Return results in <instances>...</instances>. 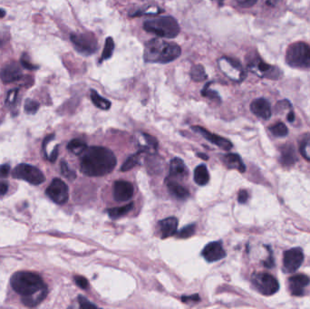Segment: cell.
<instances>
[{"label":"cell","instance_id":"obj_35","mask_svg":"<svg viewBox=\"0 0 310 309\" xmlns=\"http://www.w3.org/2000/svg\"><path fill=\"white\" fill-rule=\"evenodd\" d=\"M39 103L36 101H34L32 99H27L26 103H25V111L26 113H29V114H34L36 113V111H38L39 109Z\"/></svg>","mask_w":310,"mask_h":309},{"label":"cell","instance_id":"obj_44","mask_svg":"<svg viewBox=\"0 0 310 309\" xmlns=\"http://www.w3.org/2000/svg\"><path fill=\"white\" fill-rule=\"evenodd\" d=\"M10 173V166L8 164L0 165V178H5Z\"/></svg>","mask_w":310,"mask_h":309},{"label":"cell","instance_id":"obj_8","mask_svg":"<svg viewBox=\"0 0 310 309\" xmlns=\"http://www.w3.org/2000/svg\"><path fill=\"white\" fill-rule=\"evenodd\" d=\"M12 176L15 179L26 181L34 185H39L45 182V176L39 169L26 163L17 165L14 169Z\"/></svg>","mask_w":310,"mask_h":309},{"label":"cell","instance_id":"obj_21","mask_svg":"<svg viewBox=\"0 0 310 309\" xmlns=\"http://www.w3.org/2000/svg\"><path fill=\"white\" fill-rule=\"evenodd\" d=\"M224 164L229 168V169H235L239 171V173H244L246 167L244 163L242 162L241 158L238 154L235 153H229L224 155Z\"/></svg>","mask_w":310,"mask_h":309},{"label":"cell","instance_id":"obj_18","mask_svg":"<svg viewBox=\"0 0 310 309\" xmlns=\"http://www.w3.org/2000/svg\"><path fill=\"white\" fill-rule=\"evenodd\" d=\"M159 229L162 238H168L175 235L178 229V219L174 217L164 218L159 222Z\"/></svg>","mask_w":310,"mask_h":309},{"label":"cell","instance_id":"obj_40","mask_svg":"<svg viewBox=\"0 0 310 309\" xmlns=\"http://www.w3.org/2000/svg\"><path fill=\"white\" fill-rule=\"evenodd\" d=\"M17 94H18V89H15V90H11V91L8 92L6 100H5V104H7V105L14 104L15 100H16V97H17Z\"/></svg>","mask_w":310,"mask_h":309},{"label":"cell","instance_id":"obj_3","mask_svg":"<svg viewBox=\"0 0 310 309\" xmlns=\"http://www.w3.org/2000/svg\"><path fill=\"white\" fill-rule=\"evenodd\" d=\"M181 54L182 49L177 44L155 38L145 44L143 58L146 63L167 64L176 60Z\"/></svg>","mask_w":310,"mask_h":309},{"label":"cell","instance_id":"obj_41","mask_svg":"<svg viewBox=\"0 0 310 309\" xmlns=\"http://www.w3.org/2000/svg\"><path fill=\"white\" fill-rule=\"evenodd\" d=\"M75 282L77 283V286L79 288L83 289H87L88 288V281L86 278L82 277V276H77L75 277Z\"/></svg>","mask_w":310,"mask_h":309},{"label":"cell","instance_id":"obj_45","mask_svg":"<svg viewBox=\"0 0 310 309\" xmlns=\"http://www.w3.org/2000/svg\"><path fill=\"white\" fill-rule=\"evenodd\" d=\"M269 249H270V257H269V259H267V260L265 261L264 266L266 268L271 269V268H273V267H274V259H273L272 251H271V249H270V247H269Z\"/></svg>","mask_w":310,"mask_h":309},{"label":"cell","instance_id":"obj_17","mask_svg":"<svg viewBox=\"0 0 310 309\" xmlns=\"http://www.w3.org/2000/svg\"><path fill=\"white\" fill-rule=\"evenodd\" d=\"M289 283L290 293L296 297H300L304 295V289L310 285V279L305 275H297L289 279Z\"/></svg>","mask_w":310,"mask_h":309},{"label":"cell","instance_id":"obj_14","mask_svg":"<svg viewBox=\"0 0 310 309\" xmlns=\"http://www.w3.org/2000/svg\"><path fill=\"white\" fill-rule=\"evenodd\" d=\"M203 256L208 262H216L226 256L223 246L220 241L208 243L203 250Z\"/></svg>","mask_w":310,"mask_h":309},{"label":"cell","instance_id":"obj_4","mask_svg":"<svg viewBox=\"0 0 310 309\" xmlns=\"http://www.w3.org/2000/svg\"><path fill=\"white\" fill-rule=\"evenodd\" d=\"M143 28L155 36L165 38H174L180 34V25L177 20L171 16H160L146 20L143 24Z\"/></svg>","mask_w":310,"mask_h":309},{"label":"cell","instance_id":"obj_6","mask_svg":"<svg viewBox=\"0 0 310 309\" xmlns=\"http://www.w3.org/2000/svg\"><path fill=\"white\" fill-rule=\"evenodd\" d=\"M76 50L84 56H90L98 49V41L91 33L72 34L70 36Z\"/></svg>","mask_w":310,"mask_h":309},{"label":"cell","instance_id":"obj_39","mask_svg":"<svg viewBox=\"0 0 310 309\" xmlns=\"http://www.w3.org/2000/svg\"><path fill=\"white\" fill-rule=\"evenodd\" d=\"M78 301H79L80 308H82V309H97V308L96 305L93 304L88 299L82 297V296L78 297Z\"/></svg>","mask_w":310,"mask_h":309},{"label":"cell","instance_id":"obj_25","mask_svg":"<svg viewBox=\"0 0 310 309\" xmlns=\"http://www.w3.org/2000/svg\"><path fill=\"white\" fill-rule=\"evenodd\" d=\"M90 96H91L93 103H94L97 108L102 109V110H108V109H110V107H111V103H110V101H108L105 98L101 97L97 91L91 90Z\"/></svg>","mask_w":310,"mask_h":309},{"label":"cell","instance_id":"obj_12","mask_svg":"<svg viewBox=\"0 0 310 309\" xmlns=\"http://www.w3.org/2000/svg\"><path fill=\"white\" fill-rule=\"evenodd\" d=\"M23 76L21 66L16 62H10L2 67L0 70V78L5 84H10L13 82L20 80Z\"/></svg>","mask_w":310,"mask_h":309},{"label":"cell","instance_id":"obj_24","mask_svg":"<svg viewBox=\"0 0 310 309\" xmlns=\"http://www.w3.org/2000/svg\"><path fill=\"white\" fill-rule=\"evenodd\" d=\"M194 181L200 186H204L209 181V173L205 165H200L194 171Z\"/></svg>","mask_w":310,"mask_h":309},{"label":"cell","instance_id":"obj_51","mask_svg":"<svg viewBox=\"0 0 310 309\" xmlns=\"http://www.w3.org/2000/svg\"><path fill=\"white\" fill-rule=\"evenodd\" d=\"M5 15V11L3 9H0V18H3Z\"/></svg>","mask_w":310,"mask_h":309},{"label":"cell","instance_id":"obj_2","mask_svg":"<svg viewBox=\"0 0 310 309\" xmlns=\"http://www.w3.org/2000/svg\"><path fill=\"white\" fill-rule=\"evenodd\" d=\"M80 169L89 177H102L112 173L116 166V158L112 151L104 147L87 148L83 152Z\"/></svg>","mask_w":310,"mask_h":309},{"label":"cell","instance_id":"obj_22","mask_svg":"<svg viewBox=\"0 0 310 309\" xmlns=\"http://www.w3.org/2000/svg\"><path fill=\"white\" fill-rule=\"evenodd\" d=\"M249 66L250 68H257L258 71L259 73H261V76H265V77L271 78L270 75H273L275 78H277V75H279V74H277L275 72L276 68H274L273 66L268 65V64H266L265 62L260 60V59L252 60V62L249 64Z\"/></svg>","mask_w":310,"mask_h":309},{"label":"cell","instance_id":"obj_10","mask_svg":"<svg viewBox=\"0 0 310 309\" xmlns=\"http://www.w3.org/2000/svg\"><path fill=\"white\" fill-rule=\"evenodd\" d=\"M219 66L220 70L232 80L238 81L236 75L239 77V81H242L246 76L245 71L240 65V63L233 58H229V57L220 58L219 60Z\"/></svg>","mask_w":310,"mask_h":309},{"label":"cell","instance_id":"obj_37","mask_svg":"<svg viewBox=\"0 0 310 309\" xmlns=\"http://www.w3.org/2000/svg\"><path fill=\"white\" fill-rule=\"evenodd\" d=\"M209 84H210V83H208V84L204 87V89L203 90V92H202L203 96L205 97H208V98L211 99V100H218V101H220V98H219L218 93L213 91V90H210V89L208 88Z\"/></svg>","mask_w":310,"mask_h":309},{"label":"cell","instance_id":"obj_42","mask_svg":"<svg viewBox=\"0 0 310 309\" xmlns=\"http://www.w3.org/2000/svg\"><path fill=\"white\" fill-rule=\"evenodd\" d=\"M237 2L240 6L245 7V8H249V7L253 6L258 2V0H237Z\"/></svg>","mask_w":310,"mask_h":309},{"label":"cell","instance_id":"obj_5","mask_svg":"<svg viewBox=\"0 0 310 309\" xmlns=\"http://www.w3.org/2000/svg\"><path fill=\"white\" fill-rule=\"evenodd\" d=\"M286 62L289 66L308 69L310 68V46L304 42L290 45L286 53Z\"/></svg>","mask_w":310,"mask_h":309},{"label":"cell","instance_id":"obj_30","mask_svg":"<svg viewBox=\"0 0 310 309\" xmlns=\"http://www.w3.org/2000/svg\"><path fill=\"white\" fill-rule=\"evenodd\" d=\"M113 49H114V42H113L112 37L109 36V37H107L106 40H105V45H104V48L103 51L101 60L103 61V60L109 59L112 56Z\"/></svg>","mask_w":310,"mask_h":309},{"label":"cell","instance_id":"obj_31","mask_svg":"<svg viewBox=\"0 0 310 309\" xmlns=\"http://www.w3.org/2000/svg\"><path fill=\"white\" fill-rule=\"evenodd\" d=\"M271 133L276 137H284L288 134L289 130L283 122H278L270 127Z\"/></svg>","mask_w":310,"mask_h":309},{"label":"cell","instance_id":"obj_47","mask_svg":"<svg viewBox=\"0 0 310 309\" xmlns=\"http://www.w3.org/2000/svg\"><path fill=\"white\" fill-rule=\"evenodd\" d=\"M266 5L271 6V7H275L276 5H279L281 0H264Z\"/></svg>","mask_w":310,"mask_h":309},{"label":"cell","instance_id":"obj_7","mask_svg":"<svg viewBox=\"0 0 310 309\" xmlns=\"http://www.w3.org/2000/svg\"><path fill=\"white\" fill-rule=\"evenodd\" d=\"M251 281L259 293L264 296L274 295L280 289L278 280L269 273H254L251 277Z\"/></svg>","mask_w":310,"mask_h":309},{"label":"cell","instance_id":"obj_15","mask_svg":"<svg viewBox=\"0 0 310 309\" xmlns=\"http://www.w3.org/2000/svg\"><path fill=\"white\" fill-rule=\"evenodd\" d=\"M193 129H194L195 132H197L201 135H203L205 139H207L211 143L217 145L218 147L223 149L225 151H229L233 146L232 143L229 140L225 139L223 137L218 136L217 134L211 133V132H208L207 130H205L203 127L194 126Z\"/></svg>","mask_w":310,"mask_h":309},{"label":"cell","instance_id":"obj_29","mask_svg":"<svg viewBox=\"0 0 310 309\" xmlns=\"http://www.w3.org/2000/svg\"><path fill=\"white\" fill-rule=\"evenodd\" d=\"M191 78L194 82H204L207 80L208 76L205 73L204 66H201V65L194 66L191 70Z\"/></svg>","mask_w":310,"mask_h":309},{"label":"cell","instance_id":"obj_26","mask_svg":"<svg viewBox=\"0 0 310 309\" xmlns=\"http://www.w3.org/2000/svg\"><path fill=\"white\" fill-rule=\"evenodd\" d=\"M67 149L72 153H74L76 155H79L87 150V145L86 142L82 141L80 139H75V140H72L71 142L68 143Z\"/></svg>","mask_w":310,"mask_h":309},{"label":"cell","instance_id":"obj_34","mask_svg":"<svg viewBox=\"0 0 310 309\" xmlns=\"http://www.w3.org/2000/svg\"><path fill=\"white\" fill-rule=\"evenodd\" d=\"M195 228H196L195 224H191V225H188V226L184 227L183 229H181L179 232L176 233V235L178 236V238H190V237H192V236L195 233Z\"/></svg>","mask_w":310,"mask_h":309},{"label":"cell","instance_id":"obj_48","mask_svg":"<svg viewBox=\"0 0 310 309\" xmlns=\"http://www.w3.org/2000/svg\"><path fill=\"white\" fill-rule=\"evenodd\" d=\"M57 149H58V147L56 146L51 154L48 155V157L47 158H48L49 161H51V162H55V161H56V158H57V154H58V150H57Z\"/></svg>","mask_w":310,"mask_h":309},{"label":"cell","instance_id":"obj_20","mask_svg":"<svg viewBox=\"0 0 310 309\" xmlns=\"http://www.w3.org/2000/svg\"><path fill=\"white\" fill-rule=\"evenodd\" d=\"M170 175L171 177L183 178L188 175V169L183 160L174 158L170 164Z\"/></svg>","mask_w":310,"mask_h":309},{"label":"cell","instance_id":"obj_28","mask_svg":"<svg viewBox=\"0 0 310 309\" xmlns=\"http://www.w3.org/2000/svg\"><path fill=\"white\" fill-rule=\"evenodd\" d=\"M133 207H134L133 203H129L127 205L122 206V207H116V208L109 209L108 214L112 218H121L122 216L126 215L128 212H130Z\"/></svg>","mask_w":310,"mask_h":309},{"label":"cell","instance_id":"obj_36","mask_svg":"<svg viewBox=\"0 0 310 309\" xmlns=\"http://www.w3.org/2000/svg\"><path fill=\"white\" fill-rule=\"evenodd\" d=\"M61 172L62 174L68 180H75L77 177V173L69 168L66 162H61Z\"/></svg>","mask_w":310,"mask_h":309},{"label":"cell","instance_id":"obj_52","mask_svg":"<svg viewBox=\"0 0 310 309\" xmlns=\"http://www.w3.org/2000/svg\"><path fill=\"white\" fill-rule=\"evenodd\" d=\"M3 46V41L0 40V46Z\"/></svg>","mask_w":310,"mask_h":309},{"label":"cell","instance_id":"obj_11","mask_svg":"<svg viewBox=\"0 0 310 309\" xmlns=\"http://www.w3.org/2000/svg\"><path fill=\"white\" fill-rule=\"evenodd\" d=\"M304 261V254L300 248H294L285 251L283 265L286 271L293 273L300 269Z\"/></svg>","mask_w":310,"mask_h":309},{"label":"cell","instance_id":"obj_32","mask_svg":"<svg viewBox=\"0 0 310 309\" xmlns=\"http://www.w3.org/2000/svg\"><path fill=\"white\" fill-rule=\"evenodd\" d=\"M300 152L306 160L310 162V134L303 137L300 143Z\"/></svg>","mask_w":310,"mask_h":309},{"label":"cell","instance_id":"obj_53","mask_svg":"<svg viewBox=\"0 0 310 309\" xmlns=\"http://www.w3.org/2000/svg\"><path fill=\"white\" fill-rule=\"evenodd\" d=\"M215 1H218V2H219V3H221V2H222V1H224V0H215Z\"/></svg>","mask_w":310,"mask_h":309},{"label":"cell","instance_id":"obj_19","mask_svg":"<svg viewBox=\"0 0 310 309\" xmlns=\"http://www.w3.org/2000/svg\"><path fill=\"white\" fill-rule=\"evenodd\" d=\"M297 161L295 148L291 144H285L280 149V162L284 166H291Z\"/></svg>","mask_w":310,"mask_h":309},{"label":"cell","instance_id":"obj_46","mask_svg":"<svg viewBox=\"0 0 310 309\" xmlns=\"http://www.w3.org/2000/svg\"><path fill=\"white\" fill-rule=\"evenodd\" d=\"M8 191V185L7 183L0 182V195H5V193Z\"/></svg>","mask_w":310,"mask_h":309},{"label":"cell","instance_id":"obj_13","mask_svg":"<svg viewBox=\"0 0 310 309\" xmlns=\"http://www.w3.org/2000/svg\"><path fill=\"white\" fill-rule=\"evenodd\" d=\"M134 189L131 183L118 181L113 185V198L117 203H124L132 199Z\"/></svg>","mask_w":310,"mask_h":309},{"label":"cell","instance_id":"obj_23","mask_svg":"<svg viewBox=\"0 0 310 309\" xmlns=\"http://www.w3.org/2000/svg\"><path fill=\"white\" fill-rule=\"evenodd\" d=\"M167 188L170 193L174 196L175 198L180 200H185L190 196L188 190L185 187L182 186L180 183H176L174 181H170L167 183Z\"/></svg>","mask_w":310,"mask_h":309},{"label":"cell","instance_id":"obj_43","mask_svg":"<svg viewBox=\"0 0 310 309\" xmlns=\"http://www.w3.org/2000/svg\"><path fill=\"white\" fill-rule=\"evenodd\" d=\"M248 200H249V193H248V192L244 191V190L239 191V195H238L239 203H241V204H244V203L248 202Z\"/></svg>","mask_w":310,"mask_h":309},{"label":"cell","instance_id":"obj_49","mask_svg":"<svg viewBox=\"0 0 310 309\" xmlns=\"http://www.w3.org/2000/svg\"><path fill=\"white\" fill-rule=\"evenodd\" d=\"M187 299H189V300H194V301L197 302V301L200 300V297H199L198 295H194L193 297H184V298H183V302H185Z\"/></svg>","mask_w":310,"mask_h":309},{"label":"cell","instance_id":"obj_1","mask_svg":"<svg viewBox=\"0 0 310 309\" xmlns=\"http://www.w3.org/2000/svg\"><path fill=\"white\" fill-rule=\"evenodd\" d=\"M10 282L15 292L22 296L23 304L28 308L40 304L48 292L42 278L34 272H16L12 276Z\"/></svg>","mask_w":310,"mask_h":309},{"label":"cell","instance_id":"obj_9","mask_svg":"<svg viewBox=\"0 0 310 309\" xmlns=\"http://www.w3.org/2000/svg\"><path fill=\"white\" fill-rule=\"evenodd\" d=\"M46 195L51 199L54 203L64 204L69 198V190L65 182L60 179H54L51 184L46 189Z\"/></svg>","mask_w":310,"mask_h":309},{"label":"cell","instance_id":"obj_27","mask_svg":"<svg viewBox=\"0 0 310 309\" xmlns=\"http://www.w3.org/2000/svg\"><path fill=\"white\" fill-rule=\"evenodd\" d=\"M142 138H143V141L145 142V144L140 145V147L142 149L141 152H150V151L154 152V151H156L158 142L154 137L151 136L150 134L142 133Z\"/></svg>","mask_w":310,"mask_h":309},{"label":"cell","instance_id":"obj_50","mask_svg":"<svg viewBox=\"0 0 310 309\" xmlns=\"http://www.w3.org/2000/svg\"><path fill=\"white\" fill-rule=\"evenodd\" d=\"M295 120V114L293 111H290V113L288 114V121L290 122H294Z\"/></svg>","mask_w":310,"mask_h":309},{"label":"cell","instance_id":"obj_33","mask_svg":"<svg viewBox=\"0 0 310 309\" xmlns=\"http://www.w3.org/2000/svg\"><path fill=\"white\" fill-rule=\"evenodd\" d=\"M139 153L138 152L136 154H133L128 157L127 160L125 162H123V164L121 167V171L122 172H127L129 170H131L133 167H135L139 163Z\"/></svg>","mask_w":310,"mask_h":309},{"label":"cell","instance_id":"obj_38","mask_svg":"<svg viewBox=\"0 0 310 309\" xmlns=\"http://www.w3.org/2000/svg\"><path fill=\"white\" fill-rule=\"evenodd\" d=\"M20 62L22 66H24L25 68L28 69V70H36V69L38 68V66L31 63L30 60H29V56H28L27 54H23L22 55Z\"/></svg>","mask_w":310,"mask_h":309},{"label":"cell","instance_id":"obj_16","mask_svg":"<svg viewBox=\"0 0 310 309\" xmlns=\"http://www.w3.org/2000/svg\"><path fill=\"white\" fill-rule=\"evenodd\" d=\"M250 110L256 116L264 120H268L271 116L270 103L264 98H258L252 102L250 104Z\"/></svg>","mask_w":310,"mask_h":309}]
</instances>
